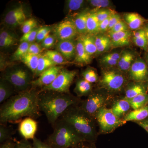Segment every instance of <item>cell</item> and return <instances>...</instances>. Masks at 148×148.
<instances>
[{
	"instance_id": "29",
	"label": "cell",
	"mask_w": 148,
	"mask_h": 148,
	"mask_svg": "<svg viewBox=\"0 0 148 148\" xmlns=\"http://www.w3.org/2000/svg\"><path fill=\"white\" fill-rule=\"evenodd\" d=\"M41 55H34L27 53L20 60L32 72L34 76L38 68L39 60Z\"/></svg>"
},
{
	"instance_id": "49",
	"label": "cell",
	"mask_w": 148,
	"mask_h": 148,
	"mask_svg": "<svg viewBox=\"0 0 148 148\" xmlns=\"http://www.w3.org/2000/svg\"><path fill=\"white\" fill-rule=\"evenodd\" d=\"M33 148H53L46 143H44L35 137L33 140Z\"/></svg>"
},
{
	"instance_id": "27",
	"label": "cell",
	"mask_w": 148,
	"mask_h": 148,
	"mask_svg": "<svg viewBox=\"0 0 148 148\" xmlns=\"http://www.w3.org/2000/svg\"><path fill=\"white\" fill-rule=\"evenodd\" d=\"M132 36V41L135 45L144 50H148L147 40L145 32L143 28L138 29L133 32Z\"/></svg>"
},
{
	"instance_id": "38",
	"label": "cell",
	"mask_w": 148,
	"mask_h": 148,
	"mask_svg": "<svg viewBox=\"0 0 148 148\" xmlns=\"http://www.w3.org/2000/svg\"><path fill=\"white\" fill-rule=\"evenodd\" d=\"M90 6L94 8L93 12H96L99 10L108 8L111 6V1L109 0H89L87 1Z\"/></svg>"
},
{
	"instance_id": "23",
	"label": "cell",
	"mask_w": 148,
	"mask_h": 148,
	"mask_svg": "<svg viewBox=\"0 0 148 148\" xmlns=\"http://www.w3.org/2000/svg\"><path fill=\"white\" fill-rule=\"evenodd\" d=\"M75 62L77 64L86 65L90 64L91 61V56L85 49L82 42L78 39L76 46V53Z\"/></svg>"
},
{
	"instance_id": "25",
	"label": "cell",
	"mask_w": 148,
	"mask_h": 148,
	"mask_svg": "<svg viewBox=\"0 0 148 148\" xmlns=\"http://www.w3.org/2000/svg\"><path fill=\"white\" fill-rule=\"evenodd\" d=\"M79 40L82 42L85 49L90 56L97 53V51L95 44V37L92 35L86 34L80 35Z\"/></svg>"
},
{
	"instance_id": "50",
	"label": "cell",
	"mask_w": 148,
	"mask_h": 148,
	"mask_svg": "<svg viewBox=\"0 0 148 148\" xmlns=\"http://www.w3.org/2000/svg\"><path fill=\"white\" fill-rule=\"evenodd\" d=\"M121 20V19L119 14L114 12L111 15L110 18L108 31H110Z\"/></svg>"
},
{
	"instance_id": "8",
	"label": "cell",
	"mask_w": 148,
	"mask_h": 148,
	"mask_svg": "<svg viewBox=\"0 0 148 148\" xmlns=\"http://www.w3.org/2000/svg\"><path fill=\"white\" fill-rule=\"evenodd\" d=\"M95 119L99 126V133L103 134L111 133L126 123L117 117L111 109L107 108L100 109Z\"/></svg>"
},
{
	"instance_id": "37",
	"label": "cell",
	"mask_w": 148,
	"mask_h": 148,
	"mask_svg": "<svg viewBox=\"0 0 148 148\" xmlns=\"http://www.w3.org/2000/svg\"><path fill=\"white\" fill-rule=\"evenodd\" d=\"M82 75L84 79L91 84L98 82L100 79L96 71L91 68H88L85 70Z\"/></svg>"
},
{
	"instance_id": "22",
	"label": "cell",
	"mask_w": 148,
	"mask_h": 148,
	"mask_svg": "<svg viewBox=\"0 0 148 148\" xmlns=\"http://www.w3.org/2000/svg\"><path fill=\"white\" fill-rule=\"evenodd\" d=\"M148 118V105L141 108L131 110L127 114L123 120L125 122L127 121H142Z\"/></svg>"
},
{
	"instance_id": "2",
	"label": "cell",
	"mask_w": 148,
	"mask_h": 148,
	"mask_svg": "<svg viewBox=\"0 0 148 148\" xmlns=\"http://www.w3.org/2000/svg\"><path fill=\"white\" fill-rule=\"evenodd\" d=\"M81 100L70 93L41 90L38 97V105L40 112L45 115L48 121L53 125L70 106L78 105Z\"/></svg>"
},
{
	"instance_id": "41",
	"label": "cell",
	"mask_w": 148,
	"mask_h": 148,
	"mask_svg": "<svg viewBox=\"0 0 148 148\" xmlns=\"http://www.w3.org/2000/svg\"><path fill=\"white\" fill-rule=\"evenodd\" d=\"M51 28L49 27H43L39 28L37 33L36 41L37 42H42L45 39L50 35V32H51Z\"/></svg>"
},
{
	"instance_id": "48",
	"label": "cell",
	"mask_w": 148,
	"mask_h": 148,
	"mask_svg": "<svg viewBox=\"0 0 148 148\" xmlns=\"http://www.w3.org/2000/svg\"><path fill=\"white\" fill-rule=\"evenodd\" d=\"M13 148H33V147L28 140L23 139L20 141H14Z\"/></svg>"
},
{
	"instance_id": "54",
	"label": "cell",
	"mask_w": 148,
	"mask_h": 148,
	"mask_svg": "<svg viewBox=\"0 0 148 148\" xmlns=\"http://www.w3.org/2000/svg\"><path fill=\"white\" fill-rule=\"evenodd\" d=\"M14 145V141L12 140H8L1 144L0 148H13Z\"/></svg>"
},
{
	"instance_id": "20",
	"label": "cell",
	"mask_w": 148,
	"mask_h": 148,
	"mask_svg": "<svg viewBox=\"0 0 148 148\" xmlns=\"http://www.w3.org/2000/svg\"><path fill=\"white\" fill-rule=\"evenodd\" d=\"M124 19L128 28L132 30L140 29L146 22V20L140 14L135 12H129L124 14Z\"/></svg>"
},
{
	"instance_id": "56",
	"label": "cell",
	"mask_w": 148,
	"mask_h": 148,
	"mask_svg": "<svg viewBox=\"0 0 148 148\" xmlns=\"http://www.w3.org/2000/svg\"><path fill=\"white\" fill-rule=\"evenodd\" d=\"M143 29L145 30V32L146 37H147V40L148 44V24H146L143 27Z\"/></svg>"
},
{
	"instance_id": "33",
	"label": "cell",
	"mask_w": 148,
	"mask_h": 148,
	"mask_svg": "<svg viewBox=\"0 0 148 148\" xmlns=\"http://www.w3.org/2000/svg\"><path fill=\"white\" fill-rule=\"evenodd\" d=\"M121 53L113 52L103 56L101 60V64L108 68H111L117 65L120 58Z\"/></svg>"
},
{
	"instance_id": "47",
	"label": "cell",
	"mask_w": 148,
	"mask_h": 148,
	"mask_svg": "<svg viewBox=\"0 0 148 148\" xmlns=\"http://www.w3.org/2000/svg\"><path fill=\"white\" fill-rule=\"evenodd\" d=\"M0 38H3L5 39L9 40L12 41L16 42L17 41V39L15 37L14 35L10 32H9L7 30H1L0 33Z\"/></svg>"
},
{
	"instance_id": "44",
	"label": "cell",
	"mask_w": 148,
	"mask_h": 148,
	"mask_svg": "<svg viewBox=\"0 0 148 148\" xmlns=\"http://www.w3.org/2000/svg\"><path fill=\"white\" fill-rule=\"evenodd\" d=\"M128 30L129 28L126 23L124 21L121 20L112 28L109 31V33H118Z\"/></svg>"
},
{
	"instance_id": "34",
	"label": "cell",
	"mask_w": 148,
	"mask_h": 148,
	"mask_svg": "<svg viewBox=\"0 0 148 148\" xmlns=\"http://www.w3.org/2000/svg\"><path fill=\"white\" fill-rule=\"evenodd\" d=\"M85 3L84 0H68L66 1L65 8L67 13H71L82 9Z\"/></svg>"
},
{
	"instance_id": "57",
	"label": "cell",
	"mask_w": 148,
	"mask_h": 148,
	"mask_svg": "<svg viewBox=\"0 0 148 148\" xmlns=\"http://www.w3.org/2000/svg\"><path fill=\"white\" fill-rule=\"evenodd\" d=\"M145 61L147 63V65L148 66V53H147V55L146 56V60Z\"/></svg>"
},
{
	"instance_id": "3",
	"label": "cell",
	"mask_w": 148,
	"mask_h": 148,
	"mask_svg": "<svg viewBox=\"0 0 148 148\" xmlns=\"http://www.w3.org/2000/svg\"><path fill=\"white\" fill-rule=\"evenodd\" d=\"M61 118L68 123L84 141L95 143L98 135L97 122L79 104L70 106Z\"/></svg>"
},
{
	"instance_id": "43",
	"label": "cell",
	"mask_w": 148,
	"mask_h": 148,
	"mask_svg": "<svg viewBox=\"0 0 148 148\" xmlns=\"http://www.w3.org/2000/svg\"><path fill=\"white\" fill-rule=\"evenodd\" d=\"M95 12L96 13V16L98 18V21L100 23L105 19L108 18L109 16H110L114 12L111 10L102 9L99 10Z\"/></svg>"
},
{
	"instance_id": "4",
	"label": "cell",
	"mask_w": 148,
	"mask_h": 148,
	"mask_svg": "<svg viewBox=\"0 0 148 148\" xmlns=\"http://www.w3.org/2000/svg\"><path fill=\"white\" fill-rule=\"evenodd\" d=\"M53 132L46 143L53 148H73L84 140L68 123L58 119L52 125Z\"/></svg>"
},
{
	"instance_id": "7",
	"label": "cell",
	"mask_w": 148,
	"mask_h": 148,
	"mask_svg": "<svg viewBox=\"0 0 148 148\" xmlns=\"http://www.w3.org/2000/svg\"><path fill=\"white\" fill-rule=\"evenodd\" d=\"M112 97L110 92L99 88L97 90H92L86 99L81 101L79 106L84 110L95 119L96 114L100 109L107 108L112 101Z\"/></svg>"
},
{
	"instance_id": "36",
	"label": "cell",
	"mask_w": 148,
	"mask_h": 148,
	"mask_svg": "<svg viewBox=\"0 0 148 148\" xmlns=\"http://www.w3.org/2000/svg\"><path fill=\"white\" fill-rule=\"evenodd\" d=\"M30 45V43L27 42H21L12 56V60L13 61L21 60L22 57L28 53Z\"/></svg>"
},
{
	"instance_id": "52",
	"label": "cell",
	"mask_w": 148,
	"mask_h": 148,
	"mask_svg": "<svg viewBox=\"0 0 148 148\" xmlns=\"http://www.w3.org/2000/svg\"><path fill=\"white\" fill-rule=\"evenodd\" d=\"M111 15L110 16H109L108 18L105 19V20L102 21V22L100 23L99 29V33H101V32H105L106 31H108L109 22H110V18Z\"/></svg>"
},
{
	"instance_id": "32",
	"label": "cell",
	"mask_w": 148,
	"mask_h": 148,
	"mask_svg": "<svg viewBox=\"0 0 148 148\" xmlns=\"http://www.w3.org/2000/svg\"><path fill=\"white\" fill-rule=\"evenodd\" d=\"M127 100L132 110L141 108L148 105V93L138 95Z\"/></svg>"
},
{
	"instance_id": "1",
	"label": "cell",
	"mask_w": 148,
	"mask_h": 148,
	"mask_svg": "<svg viewBox=\"0 0 148 148\" xmlns=\"http://www.w3.org/2000/svg\"><path fill=\"white\" fill-rule=\"evenodd\" d=\"M40 92L37 88L32 87L17 92L2 103L0 108L1 123H17L25 117L36 119L40 116L38 105Z\"/></svg>"
},
{
	"instance_id": "16",
	"label": "cell",
	"mask_w": 148,
	"mask_h": 148,
	"mask_svg": "<svg viewBox=\"0 0 148 148\" xmlns=\"http://www.w3.org/2000/svg\"><path fill=\"white\" fill-rule=\"evenodd\" d=\"M76 46L73 40L59 41L56 45V49L67 61L75 57Z\"/></svg>"
},
{
	"instance_id": "6",
	"label": "cell",
	"mask_w": 148,
	"mask_h": 148,
	"mask_svg": "<svg viewBox=\"0 0 148 148\" xmlns=\"http://www.w3.org/2000/svg\"><path fill=\"white\" fill-rule=\"evenodd\" d=\"M127 83L124 74L118 69L103 70L98 81L99 88L107 90L112 95L121 92Z\"/></svg>"
},
{
	"instance_id": "24",
	"label": "cell",
	"mask_w": 148,
	"mask_h": 148,
	"mask_svg": "<svg viewBox=\"0 0 148 148\" xmlns=\"http://www.w3.org/2000/svg\"><path fill=\"white\" fill-rule=\"evenodd\" d=\"M92 84L90 83L83 78L77 81L74 91L78 98L82 96H88L92 92Z\"/></svg>"
},
{
	"instance_id": "15",
	"label": "cell",
	"mask_w": 148,
	"mask_h": 148,
	"mask_svg": "<svg viewBox=\"0 0 148 148\" xmlns=\"http://www.w3.org/2000/svg\"><path fill=\"white\" fill-rule=\"evenodd\" d=\"M125 90V99H129L134 98L141 94H147L148 92L147 82H135L128 83Z\"/></svg>"
},
{
	"instance_id": "40",
	"label": "cell",
	"mask_w": 148,
	"mask_h": 148,
	"mask_svg": "<svg viewBox=\"0 0 148 148\" xmlns=\"http://www.w3.org/2000/svg\"><path fill=\"white\" fill-rule=\"evenodd\" d=\"M21 26L22 33L25 34L37 29L38 23L35 18H31L27 19Z\"/></svg>"
},
{
	"instance_id": "14",
	"label": "cell",
	"mask_w": 148,
	"mask_h": 148,
	"mask_svg": "<svg viewBox=\"0 0 148 148\" xmlns=\"http://www.w3.org/2000/svg\"><path fill=\"white\" fill-rule=\"evenodd\" d=\"M38 129V123L34 119L27 117L19 122L18 130L23 139L33 140Z\"/></svg>"
},
{
	"instance_id": "19",
	"label": "cell",
	"mask_w": 148,
	"mask_h": 148,
	"mask_svg": "<svg viewBox=\"0 0 148 148\" xmlns=\"http://www.w3.org/2000/svg\"><path fill=\"white\" fill-rule=\"evenodd\" d=\"M135 56L132 51L128 50L123 51L118 63V69L123 73H128L132 64L135 61Z\"/></svg>"
},
{
	"instance_id": "26",
	"label": "cell",
	"mask_w": 148,
	"mask_h": 148,
	"mask_svg": "<svg viewBox=\"0 0 148 148\" xmlns=\"http://www.w3.org/2000/svg\"><path fill=\"white\" fill-rule=\"evenodd\" d=\"M89 13L88 12L84 11L78 13L73 20L78 34L80 35L87 34L86 24Z\"/></svg>"
},
{
	"instance_id": "55",
	"label": "cell",
	"mask_w": 148,
	"mask_h": 148,
	"mask_svg": "<svg viewBox=\"0 0 148 148\" xmlns=\"http://www.w3.org/2000/svg\"><path fill=\"white\" fill-rule=\"evenodd\" d=\"M135 123L145 129L148 133V118L142 121L136 122Z\"/></svg>"
},
{
	"instance_id": "13",
	"label": "cell",
	"mask_w": 148,
	"mask_h": 148,
	"mask_svg": "<svg viewBox=\"0 0 148 148\" xmlns=\"http://www.w3.org/2000/svg\"><path fill=\"white\" fill-rule=\"evenodd\" d=\"M26 18L23 6L21 5L8 12L4 18V22L8 27L16 28L21 26L27 20Z\"/></svg>"
},
{
	"instance_id": "46",
	"label": "cell",
	"mask_w": 148,
	"mask_h": 148,
	"mask_svg": "<svg viewBox=\"0 0 148 148\" xmlns=\"http://www.w3.org/2000/svg\"><path fill=\"white\" fill-rule=\"evenodd\" d=\"M56 39L54 35H49L42 42V47L43 48L46 49L50 48L54 45Z\"/></svg>"
},
{
	"instance_id": "35",
	"label": "cell",
	"mask_w": 148,
	"mask_h": 148,
	"mask_svg": "<svg viewBox=\"0 0 148 148\" xmlns=\"http://www.w3.org/2000/svg\"><path fill=\"white\" fill-rule=\"evenodd\" d=\"M46 56L56 66L63 65L67 63V61L57 50H48L46 51Z\"/></svg>"
},
{
	"instance_id": "12",
	"label": "cell",
	"mask_w": 148,
	"mask_h": 148,
	"mask_svg": "<svg viewBox=\"0 0 148 148\" xmlns=\"http://www.w3.org/2000/svg\"><path fill=\"white\" fill-rule=\"evenodd\" d=\"M63 67L61 66H55L43 72L36 79L32 82V87H40L41 88L51 84L59 73Z\"/></svg>"
},
{
	"instance_id": "10",
	"label": "cell",
	"mask_w": 148,
	"mask_h": 148,
	"mask_svg": "<svg viewBox=\"0 0 148 148\" xmlns=\"http://www.w3.org/2000/svg\"><path fill=\"white\" fill-rule=\"evenodd\" d=\"M54 36L59 41L73 40L78 32L73 20L67 18L58 23L53 29Z\"/></svg>"
},
{
	"instance_id": "51",
	"label": "cell",
	"mask_w": 148,
	"mask_h": 148,
	"mask_svg": "<svg viewBox=\"0 0 148 148\" xmlns=\"http://www.w3.org/2000/svg\"><path fill=\"white\" fill-rule=\"evenodd\" d=\"M73 148H96L95 143L84 141Z\"/></svg>"
},
{
	"instance_id": "9",
	"label": "cell",
	"mask_w": 148,
	"mask_h": 148,
	"mask_svg": "<svg viewBox=\"0 0 148 148\" xmlns=\"http://www.w3.org/2000/svg\"><path fill=\"white\" fill-rule=\"evenodd\" d=\"M76 75L75 71L63 68L51 84L41 88L40 90L70 93V88Z\"/></svg>"
},
{
	"instance_id": "28",
	"label": "cell",
	"mask_w": 148,
	"mask_h": 148,
	"mask_svg": "<svg viewBox=\"0 0 148 148\" xmlns=\"http://www.w3.org/2000/svg\"><path fill=\"white\" fill-rule=\"evenodd\" d=\"M97 53H102L108 50L112 47L110 37L105 35H98L95 37Z\"/></svg>"
},
{
	"instance_id": "31",
	"label": "cell",
	"mask_w": 148,
	"mask_h": 148,
	"mask_svg": "<svg viewBox=\"0 0 148 148\" xmlns=\"http://www.w3.org/2000/svg\"><path fill=\"white\" fill-rule=\"evenodd\" d=\"M54 63L45 55L40 56L38 64V68L34 75V77H38L43 72L45 71L51 67L55 66Z\"/></svg>"
},
{
	"instance_id": "45",
	"label": "cell",
	"mask_w": 148,
	"mask_h": 148,
	"mask_svg": "<svg viewBox=\"0 0 148 148\" xmlns=\"http://www.w3.org/2000/svg\"><path fill=\"white\" fill-rule=\"evenodd\" d=\"M42 47L38 43L34 42L30 43L28 53L36 55H41L42 51Z\"/></svg>"
},
{
	"instance_id": "17",
	"label": "cell",
	"mask_w": 148,
	"mask_h": 148,
	"mask_svg": "<svg viewBox=\"0 0 148 148\" xmlns=\"http://www.w3.org/2000/svg\"><path fill=\"white\" fill-rule=\"evenodd\" d=\"M109 34L112 42V47H114L129 45L132 36V33L129 30L118 33H109Z\"/></svg>"
},
{
	"instance_id": "42",
	"label": "cell",
	"mask_w": 148,
	"mask_h": 148,
	"mask_svg": "<svg viewBox=\"0 0 148 148\" xmlns=\"http://www.w3.org/2000/svg\"><path fill=\"white\" fill-rule=\"evenodd\" d=\"M38 29V28L27 34H24L20 38V42H27L29 43L34 42L35 40H36Z\"/></svg>"
},
{
	"instance_id": "5",
	"label": "cell",
	"mask_w": 148,
	"mask_h": 148,
	"mask_svg": "<svg viewBox=\"0 0 148 148\" xmlns=\"http://www.w3.org/2000/svg\"><path fill=\"white\" fill-rule=\"evenodd\" d=\"M34 75L28 68L21 66H14L5 69L2 77L10 83L17 92L32 88Z\"/></svg>"
},
{
	"instance_id": "30",
	"label": "cell",
	"mask_w": 148,
	"mask_h": 148,
	"mask_svg": "<svg viewBox=\"0 0 148 148\" xmlns=\"http://www.w3.org/2000/svg\"><path fill=\"white\" fill-rule=\"evenodd\" d=\"M99 25L100 22L98 21L95 12H90L88 17L86 24L87 34L92 35L99 33Z\"/></svg>"
},
{
	"instance_id": "11",
	"label": "cell",
	"mask_w": 148,
	"mask_h": 148,
	"mask_svg": "<svg viewBox=\"0 0 148 148\" xmlns=\"http://www.w3.org/2000/svg\"><path fill=\"white\" fill-rule=\"evenodd\" d=\"M128 78L135 82H148V66L145 61L137 58L128 72Z\"/></svg>"
},
{
	"instance_id": "18",
	"label": "cell",
	"mask_w": 148,
	"mask_h": 148,
	"mask_svg": "<svg viewBox=\"0 0 148 148\" xmlns=\"http://www.w3.org/2000/svg\"><path fill=\"white\" fill-rule=\"evenodd\" d=\"M131 106L127 99L123 98L114 101L111 109L117 117L123 119L124 116L131 111Z\"/></svg>"
},
{
	"instance_id": "53",
	"label": "cell",
	"mask_w": 148,
	"mask_h": 148,
	"mask_svg": "<svg viewBox=\"0 0 148 148\" xmlns=\"http://www.w3.org/2000/svg\"><path fill=\"white\" fill-rule=\"evenodd\" d=\"M16 43L12 41L3 38H0V47L1 48L10 47L14 45Z\"/></svg>"
},
{
	"instance_id": "21",
	"label": "cell",
	"mask_w": 148,
	"mask_h": 148,
	"mask_svg": "<svg viewBox=\"0 0 148 148\" xmlns=\"http://www.w3.org/2000/svg\"><path fill=\"white\" fill-rule=\"evenodd\" d=\"M15 92V88L10 82L2 77L0 80V103L2 104L12 97Z\"/></svg>"
},
{
	"instance_id": "39",
	"label": "cell",
	"mask_w": 148,
	"mask_h": 148,
	"mask_svg": "<svg viewBox=\"0 0 148 148\" xmlns=\"http://www.w3.org/2000/svg\"><path fill=\"white\" fill-rule=\"evenodd\" d=\"M12 132L11 129L6 126L5 124H0V143H4L8 140H12Z\"/></svg>"
}]
</instances>
